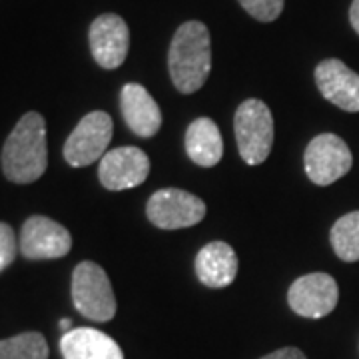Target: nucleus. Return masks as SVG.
Segmentation results:
<instances>
[{
	"label": "nucleus",
	"instance_id": "obj_1",
	"mask_svg": "<svg viewBox=\"0 0 359 359\" xmlns=\"http://www.w3.org/2000/svg\"><path fill=\"white\" fill-rule=\"evenodd\" d=\"M48 168L46 122L39 112H26L2 148V172L14 184H32Z\"/></svg>",
	"mask_w": 359,
	"mask_h": 359
},
{
	"label": "nucleus",
	"instance_id": "obj_2",
	"mask_svg": "<svg viewBox=\"0 0 359 359\" xmlns=\"http://www.w3.org/2000/svg\"><path fill=\"white\" fill-rule=\"evenodd\" d=\"M168 68L182 94H194L204 86L212 70V40L205 25L190 20L180 26L170 44Z\"/></svg>",
	"mask_w": 359,
	"mask_h": 359
},
{
	"label": "nucleus",
	"instance_id": "obj_3",
	"mask_svg": "<svg viewBox=\"0 0 359 359\" xmlns=\"http://www.w3.org/2000/svg\"><path fill=\"white\" fill-rule=\"evenodd\" d=\"M233 132L238 150L245 164L259 166L269 158L273 148V116L266 102L250 98L238 106L233 116Z\"/></svg>",
	"mask_w": 359,
	"mask_h": 359
},
{
	"label": "nucleus",
	"instance_id": "obj_4",
	"mask_svg": "<svg viewBox=\"0 0 359 359\" xmlns=\"http://www.w3.org/2000/svg\"><path fill=\"white\" fill-rule=\"evenodd\" d=\"M72 302L86 320L110 321L116 316V295L108 273L94 262H80L72 273Z\"/></svg>",
	"mask_w": 359,
	"mask_h": 359
},
{
	"label": "nucleus",
	"instance_id": "obj_5",
	"mask_svg": "<svg viewBox=\"0 0 359 359\" xmlns=\"http://www.w3.org/2000/svg\"><path fill=\"white\" fill-rule=\"evenodd\" d=\"M114 124L110 114L102 110L86 114L72 134L65 142V160L72 168H84L94 164L96 160H102L106 148L112 140Z\"/></svg>",
	"mask_w": 359,
	"mask_h": 359
},
{
	"label": "nucleus",
	"instance_id": "obj_6",
	"mask_svg": "<svg viewBox=\"0 0 359 359\" xmlns=\"http://www.w3.org/2000/svg\"><path fill=\"white\" fill-rule=\"evenodd\" d=\"M148 219L162 230H182L200 224L205 216V204L194 194L178 188L158 190L146 204Z\"/></svg>",
	"mask_w": 359,
	"mask_h": 359
},
{
	"label": "nucleus",
	"instance_id": "obj_7",
	"mask_svg": "<svg viewBox=\"0 0 359 359\" xmlns=\"http://www.w3.org/2000/svg\"><path fill=\"white\" fill-rule=\"evenodd\" d=\"M308 178L318 186H330L344 178L353 166V156L346 142L335 134H320L309 142L304 154Z\"/></svg>",
	"mask_w": 359,
	"mask_h": 359
},
{
	"label": "nucleus",
	"instance_id": "obj_8",
	"mask_svg": "<svg viewBox=\"0 0 359 359\" xmlns=\"http://www.w3.org/2000/svg\"><path fill=\"white\" fill-rule=\"evenodd\" d=\"M339 302V287L330 273L316 271L297 278L287 292V304L294 313L308 318V320H321L330 316Z\"/></svg>",
	"mask_w": 359,
	"mask_h": 359
},
{
	"label": "nucleus",
	"instance_id": "obj_9",
	"mask_svg": "<svg viewBox=\"0 0 359 359\" xmlns=\"http://www.w3.org/2000/svg\"><path fill=\"white\" fill-rule=\"evenodd\" d=\"M150 174V158L136 146H122L106 152L98 166V178L106 190L122 192L146 182Z\"/></svg>",
	"mask_w": 359,
	"mask_h": 359
},
{
	"label": "nucleus",
	"instance_id": "obj_10",
	"mask_svg": "<svg viewBox=\"0 0 359 359\" xmlns=\"http://www.w3.org/2000/svg\"><path fill=\"white\" fill-rule=\"evenodd\" d=\"M18 245L26 259H58L72 250V236L54 219L32 216L20 230Z\"/></svg>",
	"mask_w": 359,
	"mask_h": 359
},
{
	"label": "nucleus",
	"instance_id": "obj_11",
	"mask_svg": "<svg viewBox=\"0 0 359 359\" xmlns=\"http://www.w3.org/2000/svg\"><path fill=\"white\" fill-rule=\"evenodd\" d=\"M90 50L98 66L114 70L126 60L130 48V30L122 16L102 14L98 16L88 32Z\"/></svg>",
	"mask_w": 359,
	"mask_h": 359
},
{
	"label": "nucleus",
	"instance_id": "obj_12",
	"mask_svg": "<svg viewBox=\"0 0 359 359\" xmlns=\"http://www.w3.org/2000/svg\"><path fill=\"white\" fill-rule=\"evenodd\" d=\"M316 84L321 96L346 112H359V74L346 62L327 58L316 68Z\"/></svg>",
	"mask_w": 359,
	"mask_h": 359
},
{
	"label": "nucleus",
	"instance_id": "obj_13",
	"mask_svg": "<svg viewBox=\"0 0 359 359\" xmlns=\"http://www.w3.org/2000/svg\"><path fill=\"white\" fill-rule=\"evenodd\" d=\"M120 110L126 126L140 138H152L162 128V110L142 84L130 82L122 86Z\"/></svg>",
	"mask_w": 359,
	"mask_h": 359
},
{
	"label": "nucleus",
	"instance_id": "obj_14",
	"mask_svg": "<svg viewBox=\"0 0 359 359\" xmlns=\"http://www.w3.org/2000/svg\"><path fill=\"white\" fill-rule=\"evenodd\" d=\"M198 280L205 287H228L238 276V256L233 248L226 242H210L205 244L194 262Z\"/></svg>",
	"mask_w": 359,
	"mask_h": 359
},
{
	"label": "nucleus",
	"instance_id": "obj_15",
	"mask_svg": "<svg viewBox=\"0 0 359 359\" xmlns=\"http://www.w3.org/2000/svg\"><path fill=\"white\" fill-rule=\"evenodd\" d=\"M60 351L65 359H124L114 339L94 327H76L62 335Z\"/></svg>",
	"mask_w": 359,
	"mask_h": 359
},
{
	"label": "nucleus",
	"instance_id": "obj_16",
	"mask_svg": "<svg viewBox=\"0 0 359 359\" xmlns=\"http://www.w3.org/2000/svg\"><path fill=\"white\" fill-rule=\"evenodd\" d=\"M186 154L194 164L202 168H212L224 156V142L218 124L210 118H196L186 130Z\"/></svg>",
	"mask_w": 359,
	"mask_h": 359
},
{
	"label": "nucleus",
	"instance_id": "obj_17",
	"mask_svg": "<svg viewBox=\"0 0 359 359\" xmlns=\"http://www.w3.org/2000/svg\"><path fill=\"white\" fill-rule=\"evenodd\" d=\"M330 242L335 256L344 262L359 259V212H349L337 219L330 231Z\"/></svg>",
	"mask_w": 359,
	"mask_h": 359
},
{
	"label": "nucleus",
	"instance_id": "obj_18",
	"mask_svg": "<svg viewBox=\"0 0 359 359\" xmlns=\"http://www.w3.org/2000/svg\"><path fill=\"white\" fill-rule=\"evenodd\" d=\"M0 359H48V344L39 332L0 339Z\"/></svg>",
	"mask_w": 359,
	"mask_h": 359
},
{
	"label": "nucleus",
	"instance_id": "obj_19",
	"mask_svg": "<svg viewBox=\"0 0 359 359\" xmlns=\"http://www.w3.org/2000/svg\"><path fill=\"white\" fill-rule=\"evenodd\" d=\"M245 13L259 22H273L283 11V0H238Z\"/></svg>",
	"mask_w": 359,
	"mask_h": 359
},
{
	"label": "nucleus",
	"instance_id": "obj_20",
	"mask_svg": "<svg viewBox=\"0 0 359 359\" xmlns=\"http://www.w3.org/2000/svg\"><path fill=\"white\" fill-rule=\"evenodd\" d=\"M18 248L20 245L16 244V233L13 228L8 224L0 222V273L16 259Z\"/></svg>",
	"mask_w": 359,
	"mask_h": 359
},
{
	"label": "nucleus",
	"instance_id": "obj_21",
	"mask_svg": "<svg viewBox=\"0 0 359 359\" xmlns=\"http://www.w3.org/2000/svg\"><path fill=\"white\" fill-rule=\"evenodd\" d=\"M259 359H308L306 358V353L302 351V349H297V347H282V349H276V351H271L268 355H264V358Z\"/></svg>",
	"mask_w": 359,
	"mask_h": 359
},
{
	"label": "nucleus",
	"instance_id": "obj_22",
	"mask_svg": "<svg viewBox=\"0 0 359 359\" xmlns=\"http://www.w3.org/2000/svg\"><path fill=\"white\" fill-rule=\"evenodd\" d=\"M349 22L353 26V30L359 34V0L351 2V8H349Z\"/></svg>",
	"mask_w": 359,
	"mask_h": 359
},
{
	"label": "nucleus",
	"instance_id": "obj_23",
	"mask_svg": "<svg viewBox=\"0 0 359 359\" xmlns=\"http://www.w3.org/2000/svg\"><path fill=\"white\" fill-rule=\"evenodd\" d=\"M60 330H62V332H70V330H72V321L70 320H62L60 321Z\"/></svg>",
	"mask_w": 359,
	"mask_h": 359
}]
</instances>
